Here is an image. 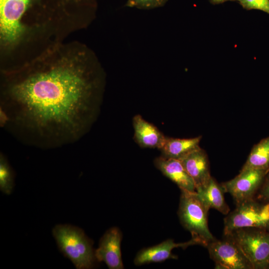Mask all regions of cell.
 <instances>
[{
	"label": "cell",
	"mask_w": 269,
	"mask_h": 269,
	"mask_svg": "<svg viewBox=\"0 0 269 269\" xmlns=\"http://www.w3.org/2000/svg\"><path fill=\"white\" fill-rule=\"evenodd\" d=\"M213 4H218L224 3L228 1H237V0H209Z\"/></svg>",
	"instance_id": "cell-21"
},
{
	"label": "cell",
	"mask_w": 269,
	"mask_h": 269,
	"mask_svg": "<svg viewBox=\"0 0 269 269\" xmlns=\"http://www.w3.org/2000/svg\"><path fill=\"white\" fill-rule=\"evenodd\" d=\"M244 228L269 230V203L260 204L251 199L237 205L224 219V235Z\"/></svg>",
	"instance_id": "cell-5"
},
{
	"label": "cell",
	"mask_w": 269,
	"mask_h": 269,
	"mask_svg": "<svg viewBox=\"0 0 269 269\" xmlns=\"http://www.w3.org/2000/svg\"><path fill=\"white\" fill-rule=\"evenodd\" d=\"M178 216L181 224L200 245L207 247L215 239L208 226L209 208L196 191L181 190Z\"/></svg>",
	"instance_id": "cell-3"
},
{
	"label": "cell",
	"mask_w": 269,
	"mask_h": 269,
	"mask_svg": "<svg viewBox=\"0 0 269 269\" xmlns=\"http://www.w3.org/2000/svg\"><path fill=\"white\" fill-rule=\"evenodd\" d=\"M168 0H127L125 6L139 9H152L163 7Z\"/></svg>",
	"instance_id": "cell-18"
},
{
	"label": "cell",
	"mask_w": 269,
	"mask_h": 269,
	"mask_svg": "<svg viewBox=\"0 0 269 269\" xmlns=\"http://www.w3.org/2000/svg\"><path fill=\"white\" fill-rule=\"evenodd\" d=\"M133 125L134 140L140 147L159 150L162 147L166 136L156 126L140 115L134 117Z\"/></svg>",
	"instance_id": "cell-13"
},
{
	"label": "cell",
	"mask_w": 269,
	"mask_h": 269,
	"mask_svg": "<svg viewBox=\"0 0 269 269\" xmlns=\"http://www.w3.org/2000/svg\"><path fill=\"white\" fill-rule=\"evenodd\" d=\"M14 186V172L6 157L0 155V190L6 195H10Z\"/></svg>",
	"instance_id": "cell-17"
},
{
	"label": "cell",
	"mask_w": 269,
	"mask_h": 269,
	"mask_svg": "<svg viewBox=\"0 0 269 269\" xmlns=\"http://www.w3.org/2000/svg\"><path fill=\"white\" fill-rule=\"evenodd\" d=\"M29 0H0V33L2 39L13 42L20 35V20Z\"/></svg>",
	"instance_id": "cell-8"
},
{
	"label": "cell",
	"mask_w": 269,
	"mask_h": 269,
	"mask_svg": "<svg viewBox=\"0 0 269 269\" xmlns=\"http://www.w3.org/2000/svg\"><path fill=\"white\" fill-rule=\"evenodd\" d=\"M199 245L195 240L191 238L189 241L177 243L172 239L166 240L155 246L140 251L134 259V264L141 266L151 263H159L168 259H177V257L172 253L174 248H186L189 246Z\"/></svg>",
	"instance_id": "cell-10"
},
{
	"label": "cell",
	"mask_w": 269,
	"mask_h": 269,
	"mask_svg": "<svg viewBox=\"0 0 269 269\" xmlns=\"http://www.w3.org/2000/svg\"><path fill=\"white\" fill-rule=\"evenodd\" d=\"M201 136L189 138L166 137L162 147L159 150L163 157L180 160L190 152L200 148Z\"/></svg>",
	"instance_id": "cell-14"
},
{
	"label": "cell",
	"mask_w": 269,
	"mask_h": 269,
	"mask_svg": "<svg viewBox=\"0 0 269 269\" xmlns=\"http://www.w3.org/2000/svg\"><path fill=\"white\" fill-rule=\"evenodd\" d=\"M216 269H252L253 267L240 248L230 239H215L206 247Z\"/></svg>",
	"instance_id": "cell-6"
},
{
	"label": "cell",
	"mask_w": 269,
	"mask_h": 269,
	"mask_svg": "<svg viewBox=\"0 0 269 269\" xmlns=\"http://www.w3.org/2000/svg\"><path fill=\"white\" fill-rule=\"evenodd\" d=\"M122 233L117 227L108 229L100 240L95 251L97 261L104 262L110 269H123L121 243Z\"/></svg>",
	"instance_id": "cell-9"
},
{
	"label": "cell",
	"mask_w": 269,
	"mask_h": 269,
	"mask_svg": "<svg viewBox=\"0 0 269 269\" xmlns=\"http://www.w3.org/2000/svg\"><path fill=\"white\" fill-rule=\"evenodd\" d=\"M195 184L196 191L205 186L211 176L207 155L201 147L180 160Z\"/></svg>",
	"instance_id": "cell-11"
},
{
	"label": "cell",
	"mask_w": 269,
	"mask_h": 269,
	"mask_svg": "<svg viewBox=\"0 0 269 269\" xmlns=\"http://www.w3.org/2000/svg\"><path fill=\"white\" fill-rule=\"evenodd\" d=\"M269 168V136L255 144L241 170Z\"/></svg>",
	"instance_id": "cell-16"
},
{
	"label": "cell",
	"mask_w": 269,
	"mask_h": 269,
	"mask_svg": "<svg viewBox=\"0 0 269 269\" xmlns=\"http://www.w3.org/2000/svg\"><path fill=\"white\" fill-rule=\"evenodd\" d=\"M196 192L209 209H215L224 215L229 214L230 208L225 201L223 188L213 178Z\"/></svg>",
	"instance_id": "cell-15"
},
{
	"label": "cell",
	"mask_w": 269,
	"mask_h": 269,
	"mask_svg": "<svg viewBox=\"0 0 269 269\" xmlns=\"http://www.w3.org/2000/svg\"><path fill=\"white\" fill-rule=\"evenodd\" d=\"M154 164L163 175L175 183L181 190L196 191L193 180L180 160L160 156L154 159Z\"/></svg>",
	"instance_id": "cell-12"
},
{
	"label": "cell",
	"mask_w": 269,
	"mask_h": 269,
	"mask_svg": "<svg viewBox=\"0 0 269 269\" xmlns=\"http://www.w3.org/2000/svg\"><path fill=\"white\" fill-rule=\"evenodd\" d=\"M11 75L3 86L0 124L22 143L43 149L70 144L97 118L105 74L92 52L78 65L58 63Z\"/></svg>",
	"instance_id": "cell-1"
},
{
	"label": "cell",
	"mask_w": 269,
	"mask_h": 269,
	"mask_svg": "<svg viewBox=\"0 0 269 269\" xmlns=\"http://www.w3.org/2000/svg\"><path fill=\"white\" fill-rule=\"evenodd\" d=\"M260 196L269 203V168L265 176Z\"/></svg>",
	"instance_id": "cell-20"
},
{
	"label": "cell",
	"mask_w": 269,
	"mask_h": 269,
	"mask_svg": "<svg viewBox=\"0 0 269 269\" xmlns=\"http://www.w3.org/2000/svg\"><path fill=\"white\" fill-rule=\"evenodd\" d=\"M240 248L253 269L269 266V230L244 228L225 235Z\"/></svg>",
	"instance_id": "cell-4"
},
{
	"label": "cell",
	"mask_w": 269,
	"mask_h": 269,
	"mask_svg": "<svg viewBox=\"0 0 269 269\" xmlns=\"http://www.w3.org/2000/svg\"><path fill=\"white\" fill-rule=\"evenodd\" d=\"M52 234L58 247L77 269L93 268L97 261L92 241L80 228L68 224L56 225Z\"/></svg>",
	"instance_id": "cell-2"
},
{
	"label": "cell",
	"mask_w": 269,
	"mask_h": 269,
	"mask_svg": "<svg viewBox=\"0 0 269 269\" xmlns=\"http://www.w3.org/2000/svg\"><path fill=\"white\" fill-rule=\"evenodd\" d=\"M247 10L256 9L269 14V0H237Z\"/></svg>",
	"instance_id": "cell-19"
},
{
	"label": "cell",
	"mask_w": 269,
	"mask_h": 269,
	"mask_svg": "<svg viewBox=\"0 0 269 269\" xmlns=\"http://www.w3.org/2000/svg\"><path fill=\"white\" fill-rule=\"evenodd\" d=\"M269 169H248L241 170L234 178L221 184L224 192L230 193L236 204L253 198L263 183Z\"/></svg>",
	"instance_id": "cell-7"
}]
</instances>
